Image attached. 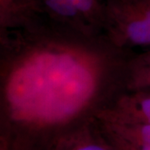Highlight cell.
Instances as JSON below:
<instances>
[{
    "instance_id": "3",
    "label": "cell",
    "mask_w": 150,
    "mask_h": 150,
    "mask_svg": "<svg viewBox=\"0 0 150 150\" xmlns=\"http://www.w3.org/2000/svg\"><path fill=\"white\" fill-rule=\"evenodd\" d=\"M39 13L70 31L93 37L103 28V0H36Z\"/></svg>"
},
{
    "instance_id": "9",
    "label": "cell",
    "mask_w": 150,
    "mask_h": 150,
    "mask_svg": "<svg viewBox=\"0 0 150 150\" xmlns=\"http://www.w3.org/2000/svg\"><path fill=\"white\" fill-rule=\"evenodd\" d=\"M97 123L98 124L105 139L107 140L108 144H109L112 150H139L131 143H129V141L124 139L123 138L112 132L111 130L106 129L98 121Z\"/></svg>"
},
{
    "instance_id": "6",
    "label": "cell",
    "mask_w": 150,
    "mask_h": 150,
    "mask_svg": "<svg viewBox=\"0 0 150 150\" xmlns=\"http://www.w3.org/2000/svg\"><path fill=\"white\" fill-rule=\"evenodd\" d=\"M39 13L36 0H0V23L2 32L23 27Z\"/></svg>"
},
{
    "instance_id": "2",
    "label": "cell",
    "mask_w": 150,
    "mask_h": 150,
    "mask_svg": "<svg viewBox=\"0 0 150 150\" xmlns=\"http://www.w3.org/2000/svg\"><path fill=\"white\" fill-rule=\"evenodd\" d=\"M103 28L113 48L150 45V0H107Z\"/></svg>"
},
{
    "instance_id": "8",
    "label": "cell",
    "mask_w": 150,
    "mask_h": 150,
    "mask_svg": "<svg viewBox=\"0 0 150 150\" xmlns=\"http://www.w3.org/2000/svg\"><path fill=\"white\" fill-rule=\"evenodd\" d=\"M128 83L131 91L150 92L149 54L141 57L133 64Z\"/></svg>"
},
{
    "instance_id": "10",
    "label": "cell",
    "mask_w": 150,
    "mask_h": 150,
    "mask_svg": "<svg viewBox=\"0 0 150 150\" xmlns=\"http://www.w3.org/2000/svg\"><path fill=\"white\" fill-rule=\"evenodd\" d=\"M1 150H41L37 145L22 140L1 141Z\"/></svg>"
},
{
    "instance_id": "1",
    "label": "cell",
    "mask_w": 150,
    "mask_h": 150,
    "mask_svg": "<svg viewBox=\"0 0 150 150\" xmlns=\"http://www.w3.org/2000/svg\"><path fill=\"white\" fill-rule=\"evenodd\" d=\"M34 21L1 35L4 136L43 146L93 117L118 62L106 48ZM3 33V32H2Z\"/></svg>"
},
{
    "instance_id": "4",
    "label": "cell",
    "mask_w": 150,
    "mask_h": 150,
    "mask_svg": "<svg viewBox=\"0 0 150 150\" xmlns=\"http://www.w3.org/2000/svg\"><path fill=\"white\" fill-rule=\"evenodd\" d=\"M41 150H112L94 117L55 134Z\"/></svg>"
},
{
    "instance_id": "11",
    "label": "cell",
    "mask_w": 150,
    "mask_h": 150,
    "mask_svg": "<svg viewBox=\"0 0 150 150\" xmlns=\"http://www.w3.org/2000/svg\"><path fill=\"white\" fill-rule=\"evenodd\" d=\"M149 55H150V54H149Z\"/></svg>"
},
{
    "instance_id": "5",
    "label": "cell",
    "mask_w": 150,
    "mask_h": 150,
    "mask_svg": "<svg viewBox=\"0 0 150 150\" xmlns=\"http://www.w3.org/2000/svg\"><path fill=\"white\" fill-rule=\"evenodd\" d=\"M98 113L121 122L150 124V92L131 91L119 96Z\"/></svg>"
},
{
    "instance_id": "7",
    "label": "cell",
    "mask_w": 150,
    "mask_h": 150,
    "mask_svg": "<svg viewBox=\"0 0 150 150\" xmlns=\"http://www.w3.org/2000/svg\"><path fill=\"white\" fill-rule=\"evenodd\" d=\"M94 118L102 126L129 141L139 150H150V124L121 122L98 112Z\"/></svg>"
}]
</instances>
